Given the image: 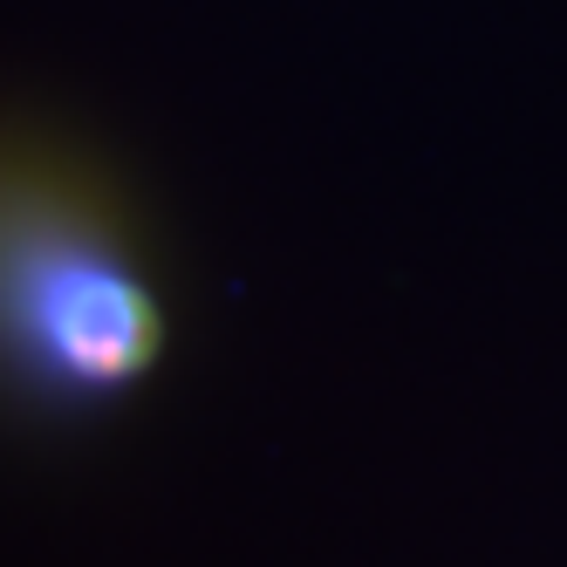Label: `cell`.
I'll return each mask as SVG.
<instances>
[{
  "instance_id": "6da1fadb",
  "label": "cell",
  "mask_w": 567,
  "mask_h": 567,
  "mask_svg": "<svg viewBox=\"0 0 567 567\" xmlns=\"http://www.w3.org/2000/svg\"><path fill=\"white\" fill-rule=\"evenodd\" d=\"M0 308H8L14 370L49 396H116L151 377L165 349V308L137 260L83 198L28 178L8 192L0 247Z\"/></svg>"
}]
</instances>
